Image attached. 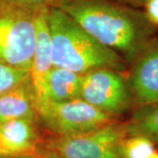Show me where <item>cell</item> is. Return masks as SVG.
<instances>
[{
    "label": "cell",
    "instance_id": "obj_5",
    "mask_svg": "<svg viewBox=\"0 0 158 158\" xmlns=\"http://www.w3.org/2000/svg\"><path fill=\"white\" fill-rule=\"evenodd\" d=\"M38 122L56 136H70L98 128L114 118L82 98L48 102L37 110Z\"/></svg>",
    "mask_w": 158,
    "mask_h": 158
},
{
    "label": "cell",
    "instance_id": "obj_7",
    "mask_svg": "<svg viewBox=\"0 0 158 158\" xmlns=\"http://www.w3.org/2000/svg\"><path fill=\"white\" fill-rule=\"evenodd\" d=\"M128 84L136 106L158 102V42L155 40L131 64Z\"/></svg>",
    "mask_w": 158,
    "mask_h": 158
},
{
    "label": "cell",
    "instance_id": "obj_10",
    "mask_svg": "<svg viewBox=\"0 0 158 158\" xmlns=\"http://www.w3.org/2000/svg\"><path fill=\"white\" fill-rule=\"evenodd\" d=\"M22 118H38L36 98L30 77L0 94V123Z\"/></svg>",
    "mask_w": 158,
    "mask_h": 158
},
{
    "label": "cell",
    "instance_id": "obj_9",
    "mask_svg": "<svg viewBox=\"0 0 158 158\" xmlns=\"http://www.w3.org/2000/svg\"><path fill=\"white\" fill-rule=\"evenodd\" d=\"M38 118H22L0 123L3 138L16 156L39 154L40 136Z\"/></svg>",
    "mask_w": 158,
    "mask_h": 158
},
{
    "label": "cell",
    "instance_id": "obj_22",
    "mask_svg": "<svg viewBox=\"0 0 158 158\" xmlns=\"http://www.w3.org/2000/svg\"><path fill=\"white\" fill-rule=\"evenodd\" d=\"M27 158H36V156H27Z\"/></svg>",
    "mask_w": 158,
    "mask_h": 158
},
{
    "label": "cell",
    "instance_id": "obj_20",
    "mask_svg": "<svg viewBox=\"0 0 158 158\" xmlns=\"http://www.w3.org/2000/svg\"><path fill=\"white\" fill-rule=\"evenodd\" d=\"M28 156H0V158H27Z\"/></svg>",
    "mask_w": 158,
    "mask_h": 158
},
{
    "label": "cell",
    "instance_id": "obj_8",
    "mask_svg": "<svg viewBox=\"0 0 158 158\" xmlns=\"http://www.w3.org/2000/svg\"><path fill=\"white\" fill-rule=\"evenodd\" d=\"M48 9L36 15V40L33 62L30 69V80L36 98L37 110L45 102V86L53 64V47L48 23Z\"/></svg>",
    "mask_w": 158,
    "mask_h": 158
},
{
    "label": "cell",
    "instance_id": "obj_3",
    "mask_svg": "<svg viewBox=\"0 0 158 158\" xmlns=\"http://www.w3.org/2000/svg\"><path fill=\"white\" fill-rule=\"evenodd\" d=\"M37 13L10 0H0V62L30 71Z\"/></svg>",
    "mask_w": 158,
    "mask_h": 158
},
{
    "label": "cell",
    "instance_id": "obj_14",
    "mask_svg": "<svg viewBox=\"0 0 158 158\" xmlns=\"http://www.w3.org/2000/svg\"><path fill=\"white\" fill-rule=\"evenodd\" d=\"M30 77V71L0 62V94Z\"/></svg>",
    "mask_w": 158,
    "mask_h": 158
},
{
    "label": "cell",
    "instance_id": "obj_12",
    "mask_svg": "<svg viewBox=\"0 0 158 158\" xmlns=\"http://www.w3.org/2000/svg\"><path fill=\"white\" fill-rule=\"evenodd\" d=\"M125 127L127 136H142L158 144V102L137 106Z\"/></svg>",
    "mask_w": 158,
    "mask_h": 158
},
{
    "label": "cell",
    "instance_id": "obj_15",
    "mask_svg": "<svg viewBox=\"0 0 158 158\" xmlns=\"http://www.w3.org/2000/svg\"><path fill=\"white\" fill-rule=\"evenodd\" d=\"M12 3L34 12H39L53 6L55 0H10Z\"/></svg>",
    "mask_w": 158,
    "mask_h": 158
},
{
    "label": "cell",
    "instance_id": "obj_16",
    "mask_svg": "<svg viewBox=\"0 0 158 158\" xmlns=\"http://www.w3.org/2000/svg\"><path fill=\"white\" fill-rule=\"evenodd\" d=\"M144 12L148 19L155 25L158 26V0H147L143 6Z\"/></svg>",
    "mask_w": 158,
    "mask_h": 158
},
{
    "label": "cell",
    "instance_id": "obj_17",
    "mask_svg": "<svg viewBox=\"0 0 158 158\" xmlns=\"http://www.w3.org/2000/svg\"><path fill=\"white\" fill-rule=\"evenodd\" d=\"M0 156H16L14 153L7 146L6 141L3 138L1 129H0Z\"/></svg>",
    "mask_w": 158,
    "mask_h": 158
},
{
    "label": "cell",
    "instance_id": "obj_19",
    "mask_svg": "<svg viewBox=\"0 0 158 158\" xmlns=\"http://www.w3.org/2000/svg\"><path fill=\"white\" fill-rule=\"evenodd\" d=\"M36 158H64L58 155L57 153L51 151L49 149L46 148L45 151H40L39 154L36 155Z\"/></svg>",
    "mask_w": 158,
    "mask_h": 158
},
{
    "label": "cell",
    "instance_id": "obj_1",
    "mask_svg": "<svg viewBox=\"0 0 158 158\" xmlns=\"http://www.w3.org/2000/svg\"><path fill=\"white\" fill-rule=\"evenodd\" d=\"M52 6L66 12L130 65L156 40V26L144 11L115 0H55Z\"/></svg>",
    "mask_w": 158,
    "mask_h": 158
},
{
    "label": "cell",
    "instance_id": "obj_6",
    "mask_svg": "<svg viewBox=\"0 0 158 158\" xmlns=\"http://www.w3.org/2000/svg\"><path fill=\"white\" fill-rule=\"evenodd\" d=\"M80 98L113 118L134 105L127 77L112 69L84 74Z\"/></svg>",
    "mask_w": 158,
    "mask_h": 158
},
{
    "label": "cell",
    "instance_id": "obj_4",
    "mask_svg": "<svg viewBox=\"0 0 158 158\" xmlns=\"http://www.w3.org/2000/svg\"><path fill=\"white\" fill-rule=\"evenodd\" d=\"M126 137L125 123L113 120L80 135L55 136L46 148L64 158H121L119 148Z\"/></svg>",
    "mask_w": 158,
    "mask_h": 158
},
{
    "label": "cell",
    "instance_id": "obj_2",
    "mask_svg": "<svg viewBox=\"0 0 158 158\" xmlns=\"http://www.w3.org/2000/svg\"><path fill=\"white\" fill-rule=\"evenodd\" d=\"M48 23L54 67L68 69L82 75L98 69L125 71L127 62L123 57L97 40L62 10L50 6Z\"/></svg>",
    "mask_w": 158,
    "mask_h": 158
},
{
    "label": "cell",
    "instance_id": "obj_18",
    "mask_svg": "<svg viewBox=\"0 0 158 158\" xmlns=\"http://www.w3.org/2000/svg\"><path fill=\"white\" fill-rule=\"evenodd\" d=\"M118 3H121V4H124L127 6H132V7H135V8H143V6L145 5L146 1L147 0H115Z\"/></svg>",
    "mask_w": 158,
    "mask_h": 158
},
{
    "label": "cell",
    "instance_id": "obj_21",
    "mask_svg": "<svg viewBox=\"0 0 158 158\" xmlns=\"http://www.w3.org/2000/svg\"><path fill=\"white\" fill-rule=\"evenodd\" d=\"M150 158H158V151L156 150V152L153 154L152 156H150Z\"/></svg>",
    "mask_w": 158,
    "mask_h": 158
},
{
    "label": "cell",
    "instance_id": "obj_11",
    "mask_svg": "<svg viewBox=\"0 0 158 158\" xmlns=\"http://www.w3.org/2000/svg\"><path fill=\"white\" fill-rule=\"evenodd\" d=\"M83 76L68 69L53 67L46 81L43 105L48 102L60 103L81 98Z\"/></svg>",
    "mask_w": 158,
    "mask_h": 158
},
{
    "label": "cell",
    "instance_id": "obj_13",
    "mask_svg": "<svg viewBox=\"0 0 158 158\" xmlns=\"http://www.w3.org/2000/svg\"><path fill=\"white\" fill-rule=\"evenodd\" d=\"M155 143L142 136H127L119 148L121 158H150L156 152Z\"/></svg>",
    "mask_w": 158,
    "mask_h": 158
}]
</instances>
